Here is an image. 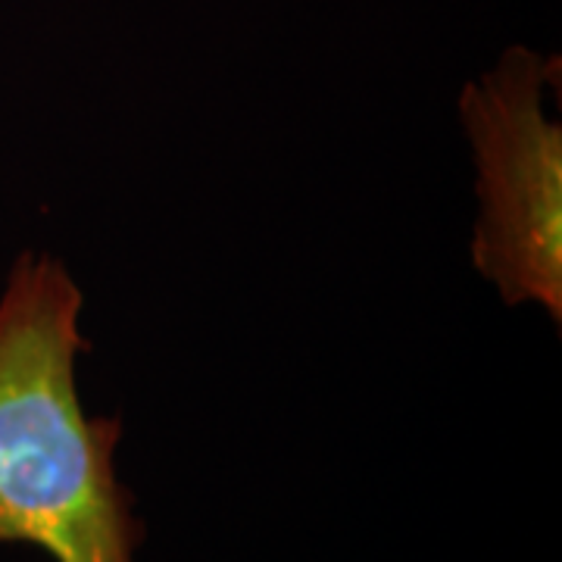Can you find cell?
I'll return each mask as SVG.
<instances>
[{"label":"cell","mask_w":562,"mask_h":562,"mask_svg":"<svg viewBox=\"0 0 562 562\" xmlns=\"http://www.w3.org/2000/svg\"><path fill=\"white\" fill-rule=\"evenodd\" d=\"M85 291L47 250H22L0 284V547L54 562H138L147 541L122 482L120 416L81 401Z\"/></svg>","instance_id":"obj_1"},{"label":"cell","mask_w":562,"mask_h":562,"mask_svg":"<svg viewBox=\"0 0 562 562\" xmlns=\"http://www.w3.org/2000/svg\"><path fill=\"white\" fill-rule=\"evenodd\" d=\"M557 54L509 44L460 88L475 172L469 262L503 306H538L562 325V122Z\"/></svg>","instance_id":"obj_2"}]
</instances>
